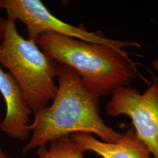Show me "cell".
I'll list each match as a JSON object with an SVG mask.
<instances>
[{
  "label": "cell",
  "instance_id": "1",
  "mask_svg": "<svg viewBox=\"0 0 158 158\" xmlns=\"http://www.w3.org/2000/svg\"><path fill=\"white\" fill-rule=\"evenodd\" d=\"M57 73L56 94L51 106L34 112L32 135L23 153L76 132L94 134L108 143L119 141L123 133L108 127L100 115V97L86 87L73 69L58 64Z\"/></svg>",
  "mask_w": 158,
  "mask_h": 158
},
{
  "label": "cell",
  "instance_id": "4",
  "mask_svg": "<svg viewBox=\"0 0 158 158\" xmlns=\"http://www.w3.org/2000/svg\"><path fill=\"white\" fill-rule=\"evenodd\" d=\"M1 4L8 19L23 23L28 33V40L35 43L42 34L53 32L121 49L139 46L135 42L111 40L90 32L83 26L77 27L65 23L52 15L40 0H1Z\"/></svg>",
  "mask_w": 158,
  "mask_h": 158
},
{
  "label": "cell",
  "instance_id": "6",
  "mask_svg": "<svg viewBox=\"0 0 158 158\" xmlns=\"http://www.w3.org/2000/svg\"><path fill=\"white\" fill-rule=\"evenodd\" d=\"M0 93L6 102L5 118L0 123V131L19 141H25L31 131L29 115L32 110L24 100L17 81L10 72L0 66Z\"/></svg>",
  "mask_w": 158,
  "mask_h": 158
},
{
  "label": "cell",
  "instance_id": "7",
  "mask_svg": "<svg viewBox=\"0 0 158 158\" xmlns=\"http://www.w3.org/2000/svg\"><path fill=\"white\" fill-rule=\"evenodd\" d=\"M70 136L85 152H94L102 158H151L150 149L137 136L133 127L123 133L121 138L115 143L100 141L85 132H76Z\"/></svg>",
  "mask_w": 158,
  "mask_h": 158
},
{
  "label": "cell",
  "instance_id": "10",
  "mask_svg": "<svg viewBox=\"0 0 158 158\" xmlns=\"http://www.w3.org/2000/svg\"><path fill=\"white\" fill-rule=\"evenodd\" d=\"M0 158H11L10 156H8L7 155H6L5 153L4 152V151H2V149H1V148L0 147Z\"/></svg>",
  "mask_w": 158,
  "mask_h": 158
},
{
  "label": "cell",
  "instance_id": "5",
  "mask_svg": "<svg viewBox=\"0 0 158 158\" xmlns=\"http://www.w3.org/2000/svg\"><path fill=\"white\" fill-rule=\"evenodd\" d=\"M106 106L110 117L125 115L131 119L136 135L143 142L154 158H158V80L153 79L143 94L130 86L113 91Z\"/></svg>",
  "mask_w": 158,
  "mask_h": 158
},
{
  "label": "cell",
  "instance_id": "9",
  "mask_svg": "<svg viewBox=\"0 0 158 158\" xmlns=\"http://www.w3.org/2000/svg\"><path fill=\"white\" fill-rule=\"evenodd\" d=\"M2 9V6L0 0V44L3 41L5 36V19H3L1 15V10Z\"/></svg>",
  "mask_w": 158,
  "mask_h": 158
},
{
  "label": "cell",
  "instance_id": "11",
  "mask_svg": "<svg viewBox=\"0 0 158 158\" xmlns=\"http://www.w3.org/2000/svg\"><path fill=\"white\" fill-rule=\"evenodd\" d=\"M152 65L154 69L158 72V59L155 60L153 62Z\"/></svg>",
  "mask_w": 158,
  "mask_h": 158
},
{
  "label": "cell",
  "instance_id": "8",
  "mask_svg": "<svg viewBox=\"0 0 158 158\" xmlns=\"http://www.w3.org/2000/svg\"><path fill=\"white\" fill-rule=\"evenodd\" d=\"M50 146L38 148V158H85L83 148L70 135L65 136L50 142Z\"/></svg>",
  "mask_w": 158,
  "mask_h": 158
},
{
  "label": "cell",
  "instance_id": "3",
  "mask_svg": "<svg viewBox=\"0 0 158 158\" xmlns=\"http://www.w3.org/2000/svg\"><path fill=\"white\" fill-rule=\"evenodd\" d=\"M0 64L17 81L25 102L34 112L48 106L56 94L58 63L37 44L18 33L15 21L5 19V36L0 44Z\"/></svg>",
  "mask_w": 158,
  "mask_h": 158
},
{
  "label": "cell",
  "instance_id": "2",
  "mask_svg": "<svg viewBox=\"0 0 158 158\" xmlns=\"http://www.w3.org/2000/svg\"><path fill=\"white\" fill-rule=\"evenodd\" d=\"M36 44L58 64L73 69L86 87L99 97L128 86L138 76L123 49L53 32L42 34Z\"/></svg>",
  "mask_w": 158,
  "mask_h": 158
}]
</instances>
